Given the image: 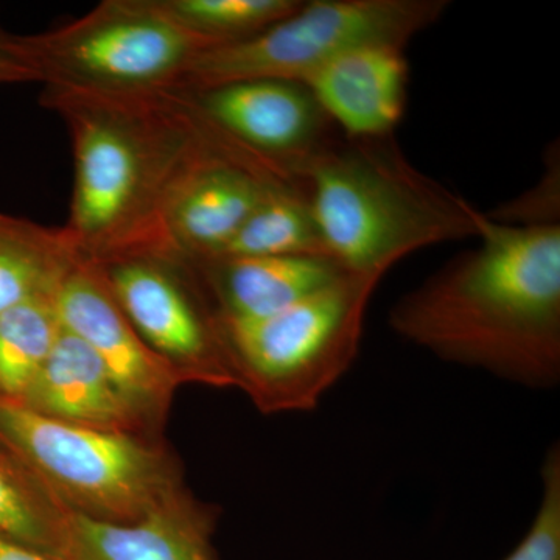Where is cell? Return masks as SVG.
Segmentation results:
<instances>
[{
  "mask_svg": "<svg viewBox=\"0 0 560 560\" xmlns=\"http://www.w3.org/2000/svg\"><path fill=\"white\" fill-rule=\"evenodd\" d=\"M464 250L390 305V330L434 359L526 389L560 385V224L477 212Z\"/></svg>",
  "mask_w": 560,
  "mask_h": 560,
  "instance_id": "obj_1",
  "label": "cell"
},
{
  "mask_svg": "<svg viewBox=\"0 0 560 560\" xmlns=\"http://www.w3.org/2000/svg\"><path fill=\"white\" fill-rule=\"evenodd\" d=\"M40 103L65 121L72 142V201L62 231L79 256L101 264L167 254L164 217L173 194L231 138L184 92L44 84Z\"/></svg>",
  "mask_w": 560,
  "mask_h": 560,
  "instance_id": "obj_2",
  "label": "cell"
},
{
  "mask_svg": "<svg viewBox=\"0 0 560 560\" xmlns=\"http://www.w3.org/2000/svg\"><path fill=\"white\" fill-rule=\"evenodd\" d=\"M294 175L327 256L350 275L386 276L416 250L477 238L478 208L415 167L394 135L331 138Z\"/></svg>",
  "mask_w": 560,
  "mask_h": 560,
  "instance_id": "obj_3",
  "label": "cell"
},
{
  "mask_svg": "<svg viewBox=\"0 0 560 560\" xmlns=\"http://www.w3.org/2000/svg\"><path fill=\"white\" fill-rule=\"evenodd\" d=\"M383 278L346 272L268 318L215 319L235 388L261 415L316 410L355 363L364 320Z\"/></svg>",
  "mask_w": 560,
  "mask_h": 560,
  "instance_id": "obj_4",
  "label": "cell"
},
{
  "mask_svg": "<svg viewBox=\"0 0 560 560\" xmlns=\"http://www.w3.org/2000/svg\"><path fill=\"white\" fill-rule=\"evenodd\" d=\"M0 440L66 510L90 521H142L187 486L165 440L70 425L3 401Z\"/></svg>",
  "mask_w": 560,
  "mask_h": 560,
  "instance_id": "obj_5",
  "label": "cell"
},
{
  "mask_svg": "<svg viewBox=\"0 0 560 560\" xmlns=\"http://www.w3.org/2000/svg\"><path fill=\"white\" fill-rule=\"evenodd\" d=\"M445 0H312L270 28L210 47L184 69L171 90L195 94L243 80L302 83L311 73L355 47H407L444 16Z\"/></svg>",
  "mask_w": 560,
  "mask_h": 560,
  "instance_id": "obj_6",
  "label": "cell"
},
{
  "mask_svg": "<svg viewBox=\"0 0 560 560\" xmlns=\"http://www.w3.org/2000/svg\"><path fill=\"white\" fill-rule=\"evenodd\" d=\"M24 39L40 83L105 92L171 90L198 54L220 46L184 31L154 0H105Z\"/></svg>",
  "mask_w": 560,
  "mask_h": 560,
  "instance_id": "obj_7",
  "label": "cell"
},
{
  "mask_svg": "<svg viewBox=\"0 0 560 560\" xmlns=\"http://www.w3.org/2000/svg\"><path fill=\"white\" fill-rule=\"evenodd\" d=\"M101 267L139 337L184 385L235 388L215 315L187 261L142 253L101 261Z\"/></svg>",
  "mask_w": 560,
  "mask_h": 560,
  "instance_id": "obj_8",
  "label": "cell"
},
{
  "mask_svg": "<svg viewBox=\"0 0 560 560\" xmlns=\"http://www.w3.org/2000/svg\"><path fill=\"white\" fill-rule=\"evenodd\" d=\"M54 304L61 326L97 353L150 433L165 438L173 399L184 383L131 326L101 264L80 256L55 291Z\"/></svg>",
  "mask_w": 560,
  "mask_h": 560,
  "instance_id": "obj_9",
  "label": "cell"
},
{
  "mask_svg": "<svg viewBox=\"0 0 560 560\" xmlns=\"http://www.w3.org/2000/svg\"><path fill=\"white\" fill-rule=\"evenodd\" d=\"M296 176L230 139L210 151L179 184L164 217L168 256L213 259L234 238L265 195Z\"/></svg>",
  "mask_w": 560,
  "mask_h": 560,
  "instance_id": "obj_10",
  "label": "cell"
},
{
  "mask_svg": "<svg viewBox=\"0 0 560 560\" xmlns=\"http://www.w3.org/2000/svg\"><path fill=\"white\" fill-rule=\"evenodd\" d=\"M187 95L228 138L293 175L331 139L334 125L298 81L243 80Z\"/></svg>",
  "mask_w": 560,
  "mask_h": 560,
  "instance_id": "obj_11",
  "label": "cell"
},
{
  "mask_svg": "<svg viewBox=\"0 0 560 560\" xmlns=\"http://www.w3.org/2000/svg\"><path fill=\"white\" fill-rule=\"evenodd\" d=\"M220 517L219 504L198 499L187 486L128 525L69 511L61 560H221L213 545Z\"/></svg>",
  "mask_w": 560,
  "mask_h": 560,
  "instance_id": "obj_12",
  "label": "cell"
},
{
  "mask_svg": "<svg viewBox=\"0 0 560 560\" xmlns=\"http://www.w3.org/2000/svg\"><path fill=\"white\" fill-rule=\"evenodd\" d=\"M405 47L368 44L327 61L302 84L346 139L393 136L408 103Z\"/></svg>",
  "mask_w": 560,
  "mask_h": 560,
  "instance_id": "obj_13",
  "label": "cell"
},
{
  "mask_svg": "<svg viewBox=\"0 0 560 560\" xmlns=\"http://www.w3.org/2000/svg\"><path fill=\"white\" fill-rule=\"evenodd\" d=\"M14 405L70 425L165 440L150 433L97 353L62 326L24 399Z\"/></svg>",
  "mask_w": 560,
  "mask_h": 560,
  "instance_id": "obj_14",
  "label": "cell"
},
{
  "mask_svg": "<svg viewBox=\"0 0 560 560\" xmlns=\"http://www.w3.org/2000/svg\"><path fill=\"white\" fill-rule=\"evenodd\" d=\"M187 264L215 319L232 323L287 311L346 275L334 260L316 256L217 257Z\"/></svg>",
  "mask_w": 560,
  "mask_h": 560,
  "instance_id": "obj_15",
  "label": "cell"
},
{
  "mask_svg": "<svg viewBox=\"0 0 560 560\" xmlns=\"http://www.w3.org/2000/svg\"><path fill=\"white\" fill-rule=\"evenodd\" d=\"M79 257L62 228L0 212V313L54 296Z\"/></svg>",
  "mask_w": 560,
  "mask_h": 560,
  "instance_id": "obj_16",
  "label": "cell"
},
{
  "mask_svg": "<svg viewBox=\"0 0 560 560\" xmlns=\"http://www.w3.org/2000/svg\"><path fill=\"white\" fill-rule=\"evenodd\" d=\"M276 256L330 259L300 184L272 187L217 257Z\"/></svg>",
  "mask_w": 560,
  "mask_h": 560,
  "instance_id": "obj_17",
  "label": "cell"
},
{
  "mask_svg": "<svg viewBox=\"0 0 560 560\" xmlns=\"http://www.w3.org/2000/svg\"><path fill=\"white\" fill-rule=\"evenodd\" d=\"M68 512L0 440V534L61 559Z\"/></svg>",
  "mask_w": 560,
  "mask_h": 560,
  "instance_id": "obj_18",
  "label": "cell"
},
{
  "mask_svg": "<svg viewBox=\"0 0 560 560\" xmlns=\"http://www.w3.org/2000/svg\"><path fill=\"white\" fill-rule=\"evenodd\" d=\"M61 330L54 296L0 313V401L20 404Z\"/></svg>",
  "mask_w": 560,
  "mask_h": 560,
  "instance_id": "obj_19",
  "label": "cell"
},
{
  "mask_svg": "<svg viewBox=\"0 0 560 560\" xmlns=\"http://www.w3.org/2000/svg\"><path fill=\"white\" fill-rule=\"evenodd\" d=\"M184 31L224 44L241 43L285 20L301 0H154Z\"/></svg>",
  "mask_w": 560,
  "mask_h": 560,
  "instance_id": "obj_20",
  "label": "cell"
},
{
  "mask_svg": "<svg viewBox=\"0 0 560 560\" xmlns=\"http://www.w3.org/2000/svg\"><path fill=\"white\" fill-rule=\"evenodd\" d=\"M503 560H560V445H550L540 466V500L523 539Z\"/></svg>",
  "mask_w": 560,
  "mask_h": 560,
  "instance_id": "obj_21",
  "label": "cell"
},
{
  "mask_svg": "<svg viewBox=\"0 0 560 560\" xmlns=\"http://www.w3.org/2000/svg\"><path fill=\"white\" fill-rule=\"evenodd\" d=\"M541 178L514 200L485 212L490 220L510 226H555L560 224V154L551 145Z\"/></svg>",
  "mask_w": 560,
  "mask_h": 560,
  "instance_id": "obj_22",
  "label": "cell"
},
{
  "mask_svg": "<svg viewBox=\"0 0 560 560\" xmlns=\"http://www.w3.org/2000/svg\"><path fill=\"white\" fill-rule=\"evenodd\" d=\"M40 83L24 36L0 31V84Z\"/></svg>",
  "mask_w": 560,
  "mask_h": 560,
  "instance_id": "obj_23",
  "label": "cell"
},
{
  "mask_svg": "<svg viewBox=\"0 0 560 560\" xmlns=\"http://www.w3.org/2000/svg\"><path fill=\"white\" fill-rule=\"evenodd\" d=\"M0 560H61L49 552L36 550L13 537L0 534Z\"/></svg>",
  "mask_w": 560,
  "mask_h": 560,
  "instance_id": "obj_24",
  "label": "cell"
}]
</instances>
